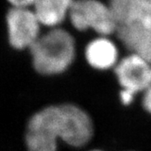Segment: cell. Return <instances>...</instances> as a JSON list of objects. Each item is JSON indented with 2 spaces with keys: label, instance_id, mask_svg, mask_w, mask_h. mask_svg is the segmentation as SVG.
Returning <instances> with one entry per match:
<instances>
[{
  "label": "cell",
  "instance_id": "6da1fadb",
  "mask_svg": "<svg viewBox=\"0 0 151 151\" xmlns=\"http://www.w3.org/2000/svg\"><path fill=\"white\" fill-rule=\"evenodd\" d=\"M29 50L34 68L45 76L61 74L72 64L76 55L74 38L60 28L40 35Z\"/></svg>",
  "mask_w": 151,
  "mask_h": 151
},
{
  "label": "cell",
  "instance_id": "7a4b0ae2",
  "mask_svg": "<svg viewBox=\"0 0 151 151\" xmlns=\"http://www.w3.org/2000/svg\"><path fill=\"white\" fill-rule=\"evenodd\" d=\"M68 17L76 29H92L102 36L116 33L119 27L109 4L98 0H74Z\"/></svg>",
  "mask_w": 151,
  "mask_h": 151
},
{
  "label": "cell",
  "instance_id": "3957f363",
  "mask_svg": "<svg viewBox=\"0 0 151 151\" xmlns=\"http://www.w3.org/2000/svg\"><path fill=\"white\" fill-rule=\"evenodd\" d=\"M57 126L60 139L72 147L84 146L93 135V124L90 116L74 104L58 105Z\"/></svg>",
  "mask_w": 151,
  "mask_h": 151
},
{
  "label": "cell",
  "instance_id": "277c9868",
  "mask_svg": "<svg viewBox=\"0 0 151 151\" xmlns=\"http://www.w3.org/2000/svg\"><path fill=\"white\" fill-rule=\"evenodd\" d=\"M9 42L16 50L29 49L40 36V23L29 8H12L6 15Z\"/></svg>",
  "mask_w": 151,
  "mask_h": 151
},
{
  "label": "cell",
  "instance_id": "5b68a950",
  "mask_svg": "<svg viewBox=\"0 0 151 151\" xmlns=\"http://www.w3.org/2000/svg\"><path fill=\"white\" fill-rule=\"evenodd\" d=\"M114 72L121 87L135 94L151 86V64L137 55L131 53L120 60Z\"/></svg>",
  "mask_w": 151,
  "mask_h": 151
},
{
  "label": "cell",
  "instance_id": "8992f818",
  "mask_svg": "<svg viewBox=\"0 0 151 151\" xmlns=\"http://www.w3.org/2000/svg\"><path fill=\"white\" fill-rule=\"evenodd\" d=\"M58 139L48 107L40 109L29 119L25 134L28 150L56 151Z\"/></svg>",
  "mask_w": 151,
  "mask_h": 151
},
{
  "label": "cell",
  "instance_id": "52a82bcc",
  "mask_svg": "<svg viewBox=\"0 0 151 151\" xmlns=\"http://www.w3.org/2000/svg\"><path fill=\"white\" fill-rule=\"evenodd\" d=\"M117 35L131 53L137 55L151 64V30L136 24H119Z\"/></svg>",
  "mask_w": 151,
  "mask_h": 151
},
{
  "label": "cell",
  "instance_id": "ba28073f",
  "mask_svg": "<svg viewBox=\"0 0 151 151\" xmlns=\"http://www.w3.org/2000/svg\"><path fill=\"white\" fill-rule=\"evenodd\" d=\"M86 61L92 68L104 70L118 64L119 51L115 44L106 36H100L87 44L85 50Z\"/></svg>",
  "mask_w": 151,
  "mask_h": 151
},
{
  "label": "cell",
  "instance_id": "9c48e42d",
  "mask_svg": "<svg viewBox=\"0 0 151 151\" xmlns=\"http://www.w3.org/2000/svg\"><path fill=\"white\" fill-rule=\"evenodd\" d=\"M74 0H35L34 12L41 25L57 28L69 15Z\"/></svg>",
  "mask_w": 151,
  "mask_h": 151
},
{
  "label": "cell",
  "instance_id": "30bf717a",
  "mask_svg": "<svg viewBox=\"0 0 151 151\" xmlns=\"http://www.w3.org/2000/svg\"><path fill=\"white\" fill-rule=\"evenodd\" d=\"M136 24L151 30V0H136L120 24Z\"/></svg>",
  "mask_w": 151,
  "mask_h": 151
},
{
  "label": "cell",
  "instance_id": "8fae6325",
  "mask_svg": "<svg viewBox=\"0 0 151 151\" xmlns=\"http://www.w3.org/2000/svg\"><path fill=\"white\" fill-rule=\"evenodd\" d=\"M136 0H110L109 6L119 22V25L124 21L126 14Z\"/></svg>",
  "mask_w": 151,
  "mask_h": 151
},
{
  "label": "cell",
  "instance_id": "7c38bea8",
  "mask_svg": "<svg viewBox=\"0 0 151 151\" xmlns=\"http://www.w3.org/2000/svg\"><path fill=\"white\" fill-rule=\"evenodd\" d=\"M134 92L132 91L127 90V89H121L120 93H119V97H120V101L124 105H129L133 103L134 98L135 97Z\"/></svg>",
  "mask_w": 151,
  "mask_h": 151
},
{
  "label": "cell",
  "instance_id": "4fadbf2b",
  "mask_svg": "<svg viewBox=\"0 0 151 151\" xmlns=\"http://www.w3.org/2000/svg\"><path fill=\"white\" fill-rule=\"evenodd\" d=\"M12 8H29L34 5L35 0H8Z\"/></svg>",
  "mask_w": 151,
  "mask_h": 151
},
{
  "label": "cell",
  "instance_id": "5bb4252c",
  "mask_svg": "<svg viewBox=\"0 0 151 151\" xmlns=\"http://www.w3.org/2000/svg\"><path fill=\"white\" fill-rule=\"evenodd\" d=\"M143 107L148 113L151 114V86L144 92Z\"/></svg>",
  "mask_w": 151,
  "mask_h": 151
},
{
  "label": "cell",
  "instance_id": "9a60e30c",
  "mask_svg": "<svg viewBox=\"0 0 151 151\" xmlns=\"http://www.w3.org/2000/svg\"><path fill=\"white\" fill-rule=\"evenodd\" d=\"M90 151H102V150H90Z\"/></svg>",
  "mask_w": 151,
  "mask_h": 151
}]
</instances>
